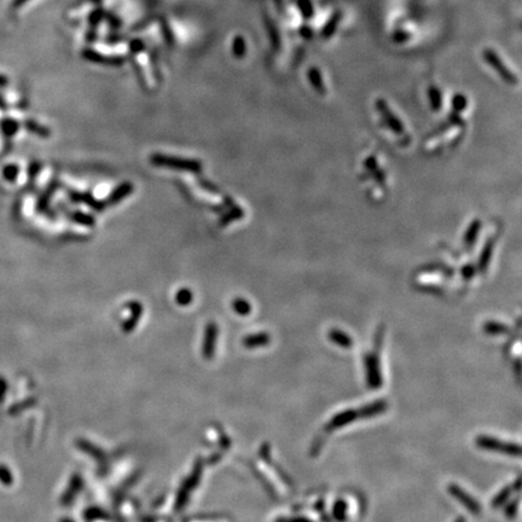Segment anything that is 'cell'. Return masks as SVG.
<instances>
[{
    "instance_id": "6da1fadb",
    "label": "cell",
    "mask_w": 522,
    "mask_h": 522,
    "mask_svg": "<svg viewBox=\"0 0 522 522\" xmlns=\"http://www.w3.org/2000/svg\"><path fill=\"white\" fill-rule=\"evenodd\" d=\"M384 329L383 326L376 330L374 341V351L369 352L364 357V369H365V377H367V384L371 389H378L382 386V373H381V363H380V352L382 347L383 342Z\"/></svg>"
},
{
    "instance_id": "7a4b0ae2",
    "label": "cell",
    "mask_w": 522,
    "mask_h": 522,
    "mask_svg": "<svg viewBox=\"0 0 522 522\" xmlns=\"http://www.w3.org/2000/svg\"><path fill=\"white\" fill-rule=\"evenodd\" d=\"M150 162L158 167H166L177 171H187L191 173H201L202 163L197 160L173 158L162 154H152L150 156Z\"/></svg>"
},
{
    "instance_id": "3957f363",
    "label": "cell",
    "mask_w": 522,
    "mask_h": 522,
    "mask_svg": "<svg viewBox=\"0 0 522 522\" xmlns=\"http://www.w3.org/2000/svg\"><path fill=\"white\" fill-rule=\"evenodd\" d=\"M475 442H476V446L481 450L501 452V453H504V455L513 456V457H518L521 455V449L517 443L503 441V440L492 438V436L480 435L476 438Z\"/></svg>"
},
{
    "instance_id": "277c9868",
    "label": "cell",
    "mask_w": 522,
    "mask_h": 522,
    "mask_svg": "<svg viewBox=\"0 0 522 522\" xmlns=\"http://www.w3.org/2000/svg\"><path fill=\"white\" fill-rule=\"evenodd\" d=\"M375 107H376V110L381 114V117H382L384 125L390 132H393L394 135L404 137L406 138L407 133L405 132V127H404V123L398 117L396 114L392 112V109L388 106L386 100L380 98V99H376L375 102Z\"/></svg>"
},
{
    "instance_id": "5b68a950",
    "label": "cell",
    "mask_w": 522,
    "mask_h": 522,
    "mask_svg": "<svg viewBox=\"0 0 522 522\" xmlns=\"http://www.w3.org/2000/svg\"><path fill=\"white\" fill-rule=\"evenodd\" d=\"M482 56H484V60L487 62V63L491 65L492 69H493L495 73H497L499 76H501L502 80H504L505 83L509 85H516L517 84V76L515 75L513 71H511L509 68L505 65L503 61L501 60V57L498 56L497 54L491 48H486L482 52Z\"/></svg>"
},
{
    "instance_id": "8992f818",
    "label": "cell",
    "mask_w": 522,
    "mask_h": 522,
    "mask_svg": "<svg viewBox=\"0 0 522 522\" xmlns=\"http://www.w3.org/2000/svg\"><path fill=\"white\" fill-rule=\"evenodd\" d=\"M448 489H449V493L451 494L453 498H456L457 501H458L459 503L463 505V507H465L466 509H468L472 514H474V515L480 514L481 505L479 504V502L476 501L474 497H472L468 492L464 491V489H463L462 487H459V486L456 484L450 485Z\"/></svg>"
},
{
    "instance_id": "52a82bcc",
    "label": "cell",
    "mask_w": 522,
    "mask_h": 522,
    "mask_svg": "<svg viewBox=\"0 0 522 522\" xmlns=\"http://www.w3.org/2000/svg\"><path fill=\"white\" fill-rule=\"evenodd\" d=\"M357 420H359L357 410H354V409L344 410V411H341V412L336 413V415L325 424V430L326 432H332V430L340 429V428H342V427L347 426V424L354 422V421H357Z\"/></svg>"
},
{
    "instance_id": "ba28073f",
    "label": "cell",
    "mask_w": 522,
    "mask_h": 522,
    "mask_svg": "<svg viewBox=\"0 0 522 522\" xmlns=\"http://www.w3.org/2000/svg\"><path fill=\"white\" fill-rule=\"evenodd\" d=\"M68 196L75 203H83L89 205L92 211L100 212L107 208L106 201H98L89 192H80L75 190H68Z\"/></svg>"
},
{
    "instance_id": "9c48e42d",
    "label": "cell",
    "mask_w": 522,
    "mask_h": 522,
    "mask_svg": "<svg viewBox=\"0 0 522 522\" xmlns=\"http://www.w3.org/2000/svg\"><path fill=\"white\" fill-rule=\"evenodd\" d=\"M388 409V403L383 399L375 400L373 403H369L367 405L357 410L358 412V419L359 420H368L373 419V417H376L381 413H383L384 411Z\"/></svg>"
},
{
    "instance_id": "30bf717a",
    "label": "cell",
    "mask_w": 522,
    "mask_h": 522,
    "mask_svg": "<svg viewBox=\"0 0 522 522\" xmlns=\"http://www.w3.org/2000/svg\"><path fill=\"white\" fill-rule=\"evenodd\" d=\"M133 189L135 188H133L132 182H129V181L121 182L119 187H117L116 189H114L112 194L109 195V197L106 200L107 207L108 205H115L117 203H120L122 200H125L126 197H128V196L132 194Z\"/></svg>"
},
{
    "instance_id": "8fae6325",
    "label": "cell",
    "mask_w": 522,
    "mask_h": 522,
    "mask_svg": "<svg viewBox=\"0 0 522 522\" xmlns=\"http://www.w3.org/2000/svg\"><path fill=\"white\" fill-rule=\"evenodd\" d=\"M495 246V237L488 238L487 242L485 243L484 248H482L480 257H479V269H480L481 272H486V270L488 269L489 263H491L492 254H493V249Z\"/></svg>"
},
{
    "instance_id": "7c38bea8",
    "label": "cell",
    "mask_w": 522,
    "mask_h": 522,
    "mask_svg": "<svg viewBox=\"0 0 522 522\" xmlns=\"http://www.w3.org/2000/svg\"><path fill=\"white\" fill-rule=\"evenodd\" d=\"M329 340H330L332 344L336 346H340L342 348H351L353 346V338H352L351 335H348L347 332L340 330V329H331L328 334Z\"/></svg>"
},
{
    "instance_id": "4fadbf2b",
    "label": "cell",
    "mask_w": 522,
    "mask_h": 522,
    "mask_svg": "<svg viewBox=\"0 0 522 522\" xmlns=\"http://www.w3.org/2000/svg\"><path fill=\"white\" fill-rule=\"evenodd\" d=\"M307 79L309 83H311L313 90L316 92L321 94V96H325L326 94V87L324 84V80H323L322 73L318 68L312 67L307 70Z\"/></svg>"
},
{
    "instance_id": "5bb4252c",
    "label": "cell",
    "mask_w": 522,
    "mask_h": 522,
    "mask_svg": "<svg viewBox=\"0 0 522 522\" xmlns=\"http://www.w3.org/2000/svg\"><path fill=\"white\" fill-rule=\"evenodd\" d=\"M482 223L480 219H474L472 220L471 225H469L468 228H466L464 236H463V244L466 248H471L475 244L476 240H478L479 233H480Z\"/></svg>"
},
{
    "instance_id": "9a60e30c",
    "label": "cell",
    "mask_w": 522,
    "mask_h": 522,
    "mask_svg": "<svg viewBox=\"0 0 522 522\" xmlns=\"http://www.w3.org/2000/svg\"><path fill=\"white\" fill-rule=\"evenodd\" d=\"M67 215L74 221V223L84 225V226L92 227V226H94V224H96V221H94V218L92 217V215L85 214L80 211H69L67 213Z\"/></svg>"
},
{
    "instance_id": "2e32d148",
    "label": "cell",
    "mask_w": 522,
    "mask_h": 522,
    "mask_svg": "<svg viewBox=\"0 0 522 522\" xmlns=\"http://www.w3.org/2000/svg\"><path fill=\"white\" fill-rule=\"evenodd\" d=\"M243 217H244V211L242 210V208L237 207V205L234 204V205H232V207H230V211H228L227 213L221 215L219 223L221 226H226V225L232 223V221L241 219V218H243Z\"/></svg>"
},
{
    "instance_id": "e0dca14e",
    "label": "cell",
    "mask_w": 522,
    "mask_h": 522,
    "mask_svg": "<svg viewBox=\"0 0 522 522\" xmlns=\"http://www.w3.org/2000/svg\"><path fill=\"white\" fill-rule=\"evenodd\" d=\"M484 331L488 335H504L508 334L510 329H509L508 325L503 324V323L488 321L484 324Z\"/></svg>"
},
{
    "instance_id": "ac0fdd59",
    "label": "cell",
    "mask_w": 522,
    "mask_h": 522,
    "mask_svg": "<svg viewBox=\"0 0 522 522\" xmlns=\"http://www.w3.org/2000/svg\"><path fill=\"white\" fill-rule=\"evenodd\" d=\"M428 97H429V104L430 108H432L433 112L438 113L441 110L442 108V96L440 90L436 86H430L428 90Z\"/></svg>"
},
{
    "instance_id": "d6986e66",
    "label": "cell",
    "mask_w": 522,
    "mask_h": 522,
    "mask_svg": "<svg viewBox=\"0 0 522 522\" xmlns=\"http://www.w3.org/2000/svg\"><path fill=\"white\" fill-rule=\"evenodd\" d=\"M341 17H342V14L340 11L335 12V14L331 16L330 19H329V21L325 23L324 28H323V31H322L323 37L330 38L331 35L334 34V33L336 32V28H337V25L340 24Z\"/></svg>"
},
{
    "instance_id": "ffe728a7",
    "label": "cell",
    "mask_w": 522,
    "mask_h": 522,
    "mask_svg": "<svg viewBox=\"0 0 522 522\" xmlns=\"http://www.w3.org/2000/svg\"><path fill=\"white\" fill-rule=\"evenodd\" d=\"M347 510L348 505L346 503L344 499H338V501L335 502L334 507H332V516L335 517V520L338 522H344L347 517Z\"/></svg>"
},
{
    "instance_id": "44dd1931",
    "label": "cell",
    "mask_w": 522,
    "mask_h": 522,
    "mask_svg": "<svg viewBox=\"0 0 522 522\" xmlns=\"http://www.w3.org/2000/svg\"><path fill=\"white\" fill-rule=\"evenodd\" d=\"M270 342V336L266 332H259V334L248 336L244 341L248 347H256V346H264Z\"/></svg>"
},
{
    "instance_id": "7402d4cb",
    "label": "cell",
    "mask_w": 522,
    "mask_h": 522,
    "mask_svg": "<svg viewBox=\"0 0 522 522\" xmlns=\"http://www.w3.org/2000/svg\"><path fill=\"white\" fill-rule=\"evenodd\" d=\"M511 491H513V486H507V487L501 489V491L497 493V495L492 499V503H491L492 507L493 508L502 507V505H503L505 502L508 501V498L510 497Z\"/></svg>"
},
{
    "instance_id": "603a6c76",
    "label": "cell",
    "mask_w": 522,
    "mask_h": 522,
    "mask_svg": "<svg viewBox=\"0 0 522 522\" xmlns=\"http://www.w3.org/2000/svg\"><path fill=\"white\" fill-rule=\"evenodd\" d=\"M451 104H452L453 112L459 114V113L464 112V110L466 109V107H468V99H466V97L464 96V94L456 93L455 96L452 97Z\"/></svg>"
},
{
    "instance_id": "cb8c5ba5",
    "label": "cell",
    "mask_w": 522,
    "mask_h": 522,
    "mask_svg": "<svg viewBox=\"0 0 522 522\" xmlns=\"http://www.w3.org/2000/svg\"><path fill=\"white\" fill-rule=\"evenodd\" d=\"M232 305H233L234 311H236L238 315L247 316V315H249L250 311H252V306H250V303L248 302L246 299H241V298L234 299Z\"/></svg>"
},
{
    "instance_id": "d4e9b609",
    "label": "cell",
    "mask_w": 522,
    "mask_h": 522,
    "mask_svg": "<svg viewBox=\"0 0 522 522\" xmlns=\"http://www.w3.org/2000/svg\"><path fill=\"white\" fill-rule=\"evenodd\" d=\"M25 127H27L31 132L35 133V135L40 137H44V138L50 136V129L45 128V127L41 125H38V123H35L34 121H25Z\"/></svg>"
},
{
    "instance_id": "484cf974",
    "label": "cell",
    "mask_w": 522,
    "mask_h": 522,
    "mask_svg": "<svg viewBox=\"0 0 522 522\" xmlns=\"http://www.w3.org/2000/svg\"><path fill=\"white\" fill-rule=\"evenodd\" d=\"M192 293L190 289L188 288H182L179 290V292L177 293V296H175V299H177V302L179 303V305L181 306H185V305H189L192 301Z\"/></svg>"
},
{
    "instance_id": "4316f807",
    "label": "cell",
    "mask_w": 522,
    "mask_h": 522,
    "mask_svg": "<svg viewBox=\"0 0 522 522\" xmlns=\"http://www.w3.org/2000/svg\"><path fill=\"white\" fill-rule=\"evenodd\" d=\"M298 5L300 11L305 18H309L313 16V5L311 0H298Z\"/></svg>"
},
{
    "instance_id": "83f0119b",
    "label": "cell",
    "mask_w": 522,
    "mask_h": 522,
    "mask_svg": "<svg viewBox=\"0 0 522 522\" xmlns=\"http://www.w3.org/2000/svg\"><path fill=\"white\" fill-rule=\"evenodd\" d=\"M363 166H364L365 171H368V172H374V171H376V169L378 168V161H377V158H376V156H374V155L368 156V158L364 160Z\"/></svg>"
},
{
    "instance_id": "f1b7e54d",
    "label": "cell",
    "mask_w": 522,
    "mask_h": 522,
    "mask_svg": "<svg viewBox=\"0 0 522 522\" xmlns=\"http://www.w3.org/2000/svg\"><path fill=\"white\" fill-rule=\"evenodd\" d=\"M198 184H200V187L203 188L204 190H207V191H210V192H213V194H217L218 195L220 192L219 189H218L217 187H215V185H213V184H212V182L207 181V180H201V179H198Z\"/></svg>"
},
{
    "instance_id": "f546056e",
    "label": "cell",
    "mask_w": 522,
    "mask_h": 522,
    "mask_svg": "<svg viewBox=\"0 0 522 522\" xmlns=\"http://www.w3.org/2000/svg\"><path fill=\"white\" fill-rule=\"evenodd\" d=\"M517 507H518V498L515 499L514 502H511L510 504L508 505L507 509H505V514H507L508 517H515V515H516V511H517Z\"/></svg>"
},
{
    "instance_id": "4dcf8cb0",
    "label": "cell",
    "mask_w": 522,
    "mask_h": 522,
    "mask_svg": "<svg viewBox=\"0 0 522 522\" xmlns=\"http://www.w3.org/2000/svg\"><path fill=\"white\" fill-rule=\"evenodd\" d=\"M461 272H462V276L464 277L465 279H471L472 277L474 276L475 269H474V266H473V265H465V266L462 267Z\"/></svg>"
},
{
    "instance_id": "1f68e13d",
    "label": "cell",
    "mask_w": 522,
    "mask_h": 522,
    "mask_svg": "<svg viewBox=\"0 0 522 522\" xmlns=\"http://www.w3.org/2000/svg\"><path fill=\"white\" fill-rule=\"evenodd\" d=\"M407 38H410V34H409V33H406V32H403V31L397 32L396 34L393 35L394 41H397V42L405 41V40H407Z\"/></svg>"
},
{
    "instance_id": "d6a6232c",
    "label": "cell",
    "mask_w": 522,
    "mask_h": 522,
    "mask_svg": "<svg viewBox=\"0 0 522 522\" xmlns=\"http://www.w3.org/2000/svg\"><path fill=\"white\" fill-rule=\"evenodd\" d=\"M283 522H313L312 520L306 517H295V518H289V520H284Z\"/></svg>"
},
{
    "instance_id": "836d02e7",
    "label": "cell",
    "mask_w": 522,
    "mask_h": 522,
    "mask_svg": "<svg viewBox=\"0 0 522 522\" xmlns=\"http://www.w3.org/2000/svg\"><path fill=\"white\" fill-rule=\"evenodd\" d=\"M27 2H28V0H14V3H12V6H14V8H19V6L24 5Z\"/></svg>"
},
{
    "instance_id": "e575fe53",
    "label": "cell",
    "mask_w": 522,
    "mask_h": 522,
    "mask_svg": "<svg viewBox=\"0 0 522 522\" xmlns=\"http://www.w3.org/2000/svg\"><path fill=\"white\" fill-rule=\"evenodd\" d=\"M6 84H8V79L3 76V75H0V86H5Z\"/></svg>"
},
{
    "instance_id": "d590c367",
    "label": "cell",
    "mask_w": 522,
    "mask_h": 522,
    "mask_svg": "<svg viewBox=\"0 0 522 522\" xmlns=\"http://www.w3.org/2000/svg\"><path fill=\"white\" fill-rule=\"evenodd\" d=\"M455 522H465V518L464 517H458Z\"/></svg>"
}]
</instances>
